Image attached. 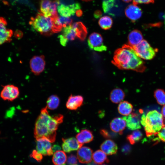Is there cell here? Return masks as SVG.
<instances>
[{
    "mask_svg": "<svg viewBox=\"0 0 165 165\" xmlns=\"http://www.w3.org/2000/svg\"><path fill=\"white\" fill-rule=\"evenodd\" d=\"M20 94L19 88L12 84L3 86L0 93V97L3 100L12 101L18 97Z\"/></svg>",
    "mask_w": 165,
    "mask_h": 165,
    "instance_id": "obj_8",
    "label": "cell"
},
{
    "mask_svg": "<svg viewBox=\"0 0 165 165\" xmlns=\"http://www.w3.org/2000/svg\"><path fill=\"white\" fill-rule=\"evenodd\" d=\"M126 126L125 120L123 117H117L113 119L110 123V127L113 132L121 135Z\"/></svg>",
    "mask_w": 165,
    "mask_h": 165,
    "instance_id": "obj_17",
    "label": "cell"
},
{
    "mask_svg": "<svg viewBox=\"0 0 165 165\" xmlns=\"http://www.w3.org/2000/svg\"><path fill=\"white\" fill-rule=\"evenodd\" d=\"M67 160L65 153L61 150H58L54 152L52 161L55 165H65Z\"/></svg>",
    "mask_w": 165,
    "mask_h": 165,
    "instance_id": "obj_25",
    "label": "cell"
},
{
    "mask_svg": "<svg viewBox=\"0 0 165 165\" xmlns=\"http://www.w3.org/2000/svg\"><path fill=\"white\" fill-rule=\"evenodd\" d=\"M62 147L64 151L66 152L69 153L71 151L68 145L64 142H63Z\"/></svg>",
    "mask_w": 165,
    "mask_h": 165,
    "instance_id": "obj_40",
    "label": "cell"
},
{
    "mask_svg": "<svg viewBox=\"0 0 165 165\" xmlns=\"http://www.w3.org/2000/svg\"><path fill=\"white\" fill-rule=\"evenodd\" d=\"M154 96L157 103L163 105H165V91L162 89H157L156 90Z\"/></svg>",
    "mask_w": 165,
    "mask_h": 165,
    "instance_id": "obj_31",
    "label": "cell"
},
{
    "mask_svg": "<svg viewBox=\"0 0 165 165\" xmlns=\"http://www.w3.org/2000/svg\"><path fill=\"white\" fill-rule=\"evenodd\" d=\"M80 8L79 3L74 2L72 0H59L57 10L61 16L69 17Z\"/></svg>",
    "mask_w": 165,
    "mask_h": 165,
    "instance_id": "obj_5",
    "label": "cell"
},
{
    "mask_svg": "<svg viewBox=\"0 0 165 165\" xmlns=\"http://www.w3.org/2000/svg\"><path fill=\"white\" fill-rule=\"evenodd\" d=\"M15 36L17 38H20L23 36V33L19 31H16L15 33Z\"/></svg>",
    "mask_w": 165,
    "mask_h": 165,
    "instance_id": "obj_42",
    "label": "cell"
},
{
    "mask_svg": "<svg viewBox=\"0 0 165 165\" xmlns=\"http://www.w3.org/2000/svg\"><path fill=\"white\" fill-rule=\"evenodd\" d=\"M142 136V133L138 129L128 135L127 137V139L131 144L134 145L136 142L140 140Z\"/></svg>",
    "mask_w": 165,
    "mask_h": 165,
    "instance_id": "obj_29",
    "label": "cell"
},
{
    "mask_svg": "<svg viewBox=\"0 0 165 165\" xmlns=\"http://www.w3.org/2000/svg\"><path fill=\"white\" fill-rule=\"evenodd\" d=\"M98 24L100 27L103 29L106 30L110 28L113 24L112 18L108 16H104L99 20Z\"/></svg>",
    "mask_w": 165,
    "mask_h": 165,
    "instance_id": "obj_30",
    "label": "cell"
},
{
    "mask_svg": "<svg viewBox=\"0 0 165 165\" xmlns=\"http://www.w3.org/2000/svg\"><path fill=\"white\" fill-rule=\"evenodd\" d=\"M63 142L66 143L69 146L71 151L78 150L82 146L80 144L77 139L74 137L67 138H62Z\"/></svg>",
    "mask_w": 165,
    "mask_h": 165,
    "instance_id": "obj_28",
    "label": "cell"
},
{
    "mask_svg": "<svg viewBox=\"0 0 165 165\" xmlns=\"http://www.w3.org/2000/svg\"><path fill=\"white\" fill-rule=\"evenodd\" d=\"M46 106L48 109L51 110L56 109L59 106L60 100L56 95H52L48 98L46 101Z\"/></svg>",
    "mask_w": 165,
    "mask_h": 165,
    "instance_id": "obj_27",
    "label": "cell"
},
{
    "mask_svg": "<svg viewBox=\"0 0 165 165\" xmlns=\"http://www.w3.org/2000/svg\"><path fill=\"white\" fill-rule=\"evenodd\" d=\"M100 133L105 138H108L112 137L111 135L105 129H101L100 130Z\"/></svg>",
    "mask_w": 165,
    "mask_h": 165,
    "instance_id": "obj_38",
    "label": "cell"
},
{
    "mask_svg": "<svg viewBox=\"0 0 165 165\" xmlns=\"http://www.w3.org/2000/svg\"><path fill=\"white\" fill-rule=\"evenodd\" d=\"M156 135L161 141L165 142V125Z\"/></svg>",
    "mask_w": 165,
    "mask_h": 165,
    "instance_id": "obj_36",
    "label": "cell"
},
{
    "mask_svg": "<svg viewBox=\"0 0 165 165\" xmlns=\"http://www.w3.org/2000/svg\"><path fill=\"white\" fill-rule=\"evenodd\" d=\"M7 22L4 18L0 17V45L10 42L13 35V31L6 27Z\"/></svg>",
    "mask_w": 165,
    "mask_h": 165,
    "instance_id": "obj_11",
    "label": "cell"
},
{
    "mask_svg": "<svg viewBox=\"0 0 165 165\" xmlns=\"http://www.w3.org/2000/svg\"><path fill=\"white\" fill-rule=\"evenodd\" d=\"M123 118L125 120L126 126L129 129L134 130L141 128L140 120L138 114L132 113Z\"/></svg>",
    "mask_w": 165,
    "mask_h": 165,
    "instance_id": "obj_14",
    "label": "cell"
},
{
    "mask_svg": "<svg viewBox=\"0 0 165 165\" xmlns=\"http://www.w3.org/2000/svg\"><path fill=\"white\" fill-rule=\"evenodd\" d=\"M131 150V147L127 144H124L121 148V152L125 155L129 154L130 153Z\"/></svg>",
    "mask_w": 165,
    "mask_h": 165,
    "instance_id": "obj_35",
    "label": "cell"
},
{
    "mask_svg": "<svg viewBox=\"0 0 165 165\" xmlns=\"http://www.w3.org/2000/svg\"><path fill=\"white\" fill-rule=\"evenodd\" d=\"M101 12L100 11L97 10L94 13V16L96 18L99 17L101 15Z\"/></svg>",
    "mask_w": 165,
    "mask_h": 165,
    "instance_id": "obj_43",
    "label": "cell"
},
{
    "mask_svg": "<svg viewBox=\"0 0 165 165\" xmlns=\"http://www.w3.org/2000/svg\"><path fill=\"white\" fill-rule=\"evenodd\" d=\"M112 63L120 69L140 72H144L146 68L144 61L128 45H124L115 51Z\"/></svg>",
    "mask_w": 165,
    "mask_h": 165,
    "instance_id": "obj_2",
    "label": "cell"
},
{
    "mask_svg": "<svg viewBox=\"0 0 165 165\" xmlns=\"http://www.w3.org/2000/svg\"><path fill=\"white\" fill-rule=\"evenodd\" d=\"M115 0H103L102 3V7L105 13H108L114 6Z\"/></svg>",
    "mask_w": 165,
    "mask_h": 165,
    "instance_id": "obj_32",
    "label": "cell"
},
{
    "mask_svg": "<svg viewBox=\"0 0 165 165\" xmlns=\"http://www.w3.org/2000/svg\"></svg>",
    "mask_w": 165,
    "mask_h": 165,
    "instance_id": "obj_49",
    "label": "cell"
},
{
    "mask_svg": "<svg viewBox=\"0 0 165 165\" xmlns=\"http://www.w3.org/2000/svg\"><path fill=\"white\" fill-rule=\"evenodd\" d=\"M132 48L140 57L146 60L152 59L155 56L157 51L152 47L146 40L144 39Z\"/></svg>",
    "mask_w": 165,
    "mask_h": 165,
    "instance_id": "obj_6",
    "label": "cell"
},
{
    "mask_svg": "<svg viewBox=\"0 0 165 165\" xmlns=\"http://www.w3.org/2000/svg\"><path fill=\"white\" fill-rule=\"evenodd\" d=\"M133 110V105L127 101H124L120 102L118 107L119 113L124 116H127L130 115Z\"/></svg>",
    "mask_w": 165,
    "mask_h": 165,
    "instance_id": "obj_22",
    "label": "cell"
},
{
    "mask_svg": "<svg viewBox=\"0 0 165 165\" xmlns=\"http://www.w3.org/2000/svg\"><path fill=\"white\" fill-rule=\"evenodd\" d=\"M123 1L126 2H129L131 1L132 0H122Z\"/></svg>",
    "mask_w": 165,
    "mask_h": 165,
    "instance_id": "obj_47",
    "label": "cell"
},
{
    "mask_svg": "<svg viewBox=\"0 0 165 165\" xmlns=\"http://www.w3.org/2000/svg\"><path fill=\"white\" fill-rule=\"evenodd\" d=\"M60 42L63 46H65L67 44L68 40L66 38L62 35H60L58 37Z\"/></svg>",
    "mask_w": 165,
    "mask_h": 165,
    "instance_id": "obj_39",
    "label": "cell"
},
{
    "mask_svg": "<svg viewBox=\"0 0 165 165\" xmlns=\"http://www.w3.org/2000/svg\"><path fill=\"white\" fill-rule=\"evenodd\" d=\"M76 14L77 16H80L82 15V11L80 9L78 10L76 12Z\"/></svg>",
    "mask_w": 165,
    "mask_h": 165,
    "instance_id": "obj_45",
    "label": "cell"
},
{
    "mask_svg": "<svg viewBox=\"0 0 165 165\" xmlns=\"http://www.w3.org/2000/svg\"><path fill=\"white\" fill-rule=\"evenodd\" d=\"M31 72L35 75H38L44 71L46 64L45 57L43 55L35 56L29 62Z\"/></svg>",
    "mask_w": 165,
    "mask_h": 165,
    "instance_id": "obj_10",
    "label": "cell"
},
{
    "mask_svg": "<svg viewBox=\"0 0 165 165\" xmlns=\"http://www.w3.org/2000/svg\"><path fill=\"white\" fill-rule=\"evenodd\" d=\"M93 158L94 162L98 164H101L109 162V160L105 153L100 150H97L94 152L93 154Z\"/></svg>",
    "mask_w": 165,
    "mask_h": 165,
    "instance_id": "obj_26",
    "label": "cell"
},
{
    "mask_svg": "<svg viewBox=\"0 0 165 165\" xmlns=\"http://www.w3.org/2000/svg\"><path fill=\"white\" fill-rule=\"evenodd\" d=\"M93 150L90 148L86 146L81 147L77 152V156L79 162L87 163L91 162Z\"/></svg>",
    "mask_w": 165,
    "mask_h": 165,
    "instance_id": "obj_15",
    "label": "cell"
},
{
    "mask_svg": "<svg viewBox=\"0 0 165 165\" xmlns=\"http://www.w3.org/2000/svg\"><path fill=\"white\" fill-rule=\"evenodd\" d=\"M165 119L162 114L156 110L142 115L141 124L144 127L147 136L156 135L165 125Z\"/></svg>",
    "mask_w": 165,
    "mask_h": 165,
    "instance_id": "obj_3",
    "label": "cell"
},
{
    "mask_svg": "<svg viewBox=\"0 0 165 165\" xmlns=\"http://www.w3.org/2000/svg\"><path fill=\"white\" fill-rule=\"evenodd\" d=\"M30 156L32 157L38 162H40L43 158L42 154L38 152L37 150H34L31 154Z\"/></svg>",
    "mask_w": 165,
    "mask_h": 165,
    "instance_id": "obj_33",
    "label": "cell"
},
{
    "mask_svg": "<svg viewBox=\"0 0 165 165\" xmlns=\"http://www.w3.org/2000/svg\"><path fill=\"white\" fill-rule=\"evenodd\" d=\"M72 25L76 31L77 37L81 40H84L87 34L86 28L85 26L81 22H75Z\"/></svg>",
    "mask_w": 165,
    "mask_h": 165,
    "instance_id": "obj_23",
    "label": "cell"
},
{
    "mask_svg": "<svg viewBox=\"0 0 165 165\" xmlns=\"http://www.w3.org/2000/svg\"><path fill=\"white\" fill-rule=\"evenodd\" d=\"M67 163L70 165H75L77 163V159L76 156L73 154L70 155L68 157Z\"/></svg>",
    "mask_w": 165,
    "mask_h": 165,
    "instance_id": "obj_34",
    "label": "cell"
},
{
    "mask_svg": "<svg viewBox=\"0 0 165 165\" xmlns=\"http://www.w3.org/2000/svg\"><path fill=\"white\" fill-rule=\"evenodd\" d=\"M125 94L121 89L116 88L113 90L110 94V99L115 104L121 102L124 98Z\"/></svg>",
    "mask_w": 165,
    "mask_h": 165,
    "instance_id": "obj_21",
    "label": "cell"
},
{
    "mask_svg": "<svg viewBox=\"0 0 165 165\" xmlns=\"http://www.w3.org/2000/svg\"><path fill=\"white\" fill-rule=\"evenodd\" d=\"M100 148L108 155H112L116 153L118 147L112 140L107 139L104 141L100 145Z\"/></svg>",
    "mask_w": 165,
    "mask_h": 165,
    "instance_id": "obj_18",
    "label": "cell"
},
{
    "mask_svg": "<svg viewBox=\"0 0 165 165\" xmlns=\"http://www.w3.org/2000/svg\"><path fill=\"white\" fill-rule=\"evenodd\" d=\"M155 0H133V4L136 5L138 4H148L149 3H153Z\"/></svg>",
    "mask_w": 165,
    "mask_h": 165,
    "instance_id": "obj_37",
    "label": "cell"
},
{
    "mask_svg": "<svg viewBox=\"0 0 165 165\" xmlns=\"http://www.w3.org/2000/svg\"><path fill=\"white\" fill-rule=\"evenodd\" d=\"M52 149L53 152H55L56 151L60 150L61 149V148L60 145L56 144L52 146Z\"/></svg>",
    "mask_w": 165,
    "mask_h": 165,
    "instance_id": "obj_41",
    "label": "cell"
},
{
    "mask_svg": "<svg viewBox=\"0 0 165 165\" xmlns=\"http://www.w3.org/2000/svg\"></svg>",
    "mask_w": 165,
    "mask_h": 165,
    "instance_id": "obj_50",
    "label": "cell"
},
{
    "mask_svg": "<svg viewBox=\"0 0 165 165\" xmlns=\"http://www.w3.org/2000/svg\"><path fill=\"white\" fill-rule=\"evenodd\" d=\"M62 35L68 41L73 40L76 37L77 34L75 29L72 24L64 27L62 29Z\"/></svg>",
    "mask_w": 165,
    "mask_h": 165,
    "instance_id": "obj_24",
    "label": "cell"
},
{
    "mask_svg": "<svg viewBox=\"0 0 165 165\" xmlns=\"http://www.w3.org/2000/svg\"><path fill=\"white\" fill-rule=\"evenodd\" d=\"M125 13L126 16L134 22L141 17L142 11L139 7L132 4L129 5L126 7Z\"/></svg>",
    "mask_w": 165,
    "mask_h": 165,
    "instance_id": "obj_13",
    "label": "cell"
},
{
    "mask_svg": "<svg viewBox=\"0 0 165 165\" xmlns=\"http://www.w3.org/2000/svg\"><path fill=\"white\" fill-rule=\"evenodd\" d=\"M87 165H97L96 163L93 161L89 163Z\"/></svg>",
    "mask_w": 165,
    "mask_h": 165,
    "instance_id": "obj_46",
    "label": "cell"
},
{
    "mask_svg": "<svg viewBox=\"0 0 165 165\" xmlns=\"http://www.w3.org/2000/svg\"><path fill=\"white\" fill-rule=\"evenodd\" d=\"M82 0L84 1H85V2H88V1H90L93 0Z\"/></svg>",
    "mask_w": 165,
    "mask_h": 165,
    "instance_id": "obj_48",
    "label": "cell"
},
{
    "mask_svg": "<svg viewBox=\"0 0 165 165\" xmlns=\"http://www.w3.org/2000/svg\"><path fill=\"white\" fill-rule=\"evenodd\" d=\"M29 23L37 32L45 35H50L57 33L53 18L46 17L41 13L31 18Z\"/></svg>",
    "mask_w": 165,
    "mask_h": 165,
    "instance_id": "obj_4",
    "label": "cell"
},
{
    "mask_svg": "<svg viewBox=\"0 0 165 165\" xmlns=\"http://www.w3.org/2000/svg\"><path fill=\"white\" fill-rule=\"evenodd\" d=\"M63 116L61 114L51 116L46 106L41 110L36 120L34 133L36 139L46 138L51 142H54L56 136V131L63 121Z\"/></svg>",
    "mask_w": 165,
    "mask_h": 165,
    "instance_id": "obj_1",
    "label": "cell"
},
{
    "mask_svg": "<svg viewBox=\"0 0 165 165\" xmlns=\"http://www.w3.org/2000/svg\"><path fill=\"white\" fill-rule=\"evenodd\" d=\"M37 151L44 156H51L53 152L50 141L46 138H41L36 140Z\"/></svg>",
    "mask_w": 165,
    "mask_h": 165,
    "instance_id": "obj_12",
    "label": "cell"
},
{
    "mask_svg": "<svg viewBox=\"0 0 165 165\" xmlns=\"http://www.w3.org/2000/svg\"><path fill=\"white\" fill-rule=\"evenodd\" d=\"M161 113L163 116L165 118V105H163L162 108Z\"/></svg>",
    "mask_w": 165,
    "mask_h": 165,
    "instance_id": "obj_44",
    "label": "cell"
},
{
    "mask_svg": "<svg viewBox=\"0 0 165 165\" xmlns=\"http://www.w3.org/2000/svg\"><path fill=\"white\" fill-rule=\"evenodd\" d=\"M83 98L81 95H71L68 97L66 104L67 108L69 110H75L82 105Z\"/></svg>",
    "mask_w": 165,
    "mask_h": 165,
    "instance_id": "obj_16",
    "label": "cell"
},
{
    "mask_svg": "<svg viewBox=\"0 0 165 165\" xmlns=\"http://www.w3.org/2000/svg\"><path fill=\"white\" fill-rule=\"evenodd\" d=\"M142 33L139 30H134L130 33L128 36V44L133 47L139 44L143 40Z\"/></svg>",
    "mask_w": 165,
    "mask_h": 165,
    "instance_id": "obj_20",
    "label": "cell"
},
{
    "mask_svg": "<svg viewBox=\"0 0 165 165\" xmlns=\"http://www.w3.org/2000/svg\"><path fill=\"white\" fill-rule=\"evenodd\" d=\"M76 138L78 142L83 145L92 141L94 139V136L91 131L84 129L82 130L76 135Z\"/></svg>",
    "mask_w": 165,
    "mask_h": 165,
    "instance_id": "obj_19",
    "label": "cell"
},
{
    "mask_svg": "<svg viewBox=\"0 0 165 165\" xmlns=\"http://www.w3.org/2000/svg\"><path fill=\"white\" fill-rule=\"evenodd\" d=\"M88 45L90 49L99 52L106 51L107 47L103 43V39L99 34L94 32L89 36L88 40Z\"/></svg>",
    "mask_w": 165,
    "mask_h": 165,
    "instance_id": "obj_9",
    "label": "cell"
},
{
    "mask_svg": "<svg viewBox=\"0 0 165 165\" xmlns=\"http://www.w3.org/2000/svg\"><path fill=\"white\" fill-rule=\"evenodd\" d=\"M59 0H42L40 2V13L46 17L58 16L57 9Z\"/></svg>",
    "mask_w": 165,
    "mask_h": 165,
    "instance_id": "obj_7",
    "label": "cell"
}]
</instances>
